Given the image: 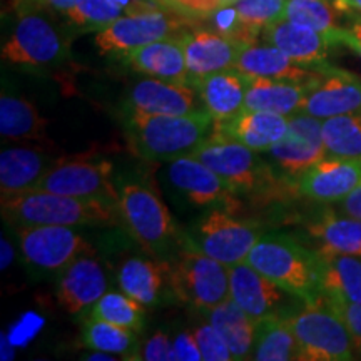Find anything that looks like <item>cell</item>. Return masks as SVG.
I'll return each instance as SVG.
<instances>
[{
    "label": "cell",
    "instance_id": "cell-1",
    "mask_svg": "<svg viewBox=\"0 0 361 361\" xmlns=\"http://www.w3.org/2000/svg\"><path fill=\"white\" fill-rule=\"evenodd\" d=\"M129 111L128 130L134 151L149 161H174L192 156L207 141L214 119L206 109L186 116Z\"/></svg>",
    "mask_w": 361,
    "mask_h": 361
},
{
    "label": "cell",
    "instance_id": "cell-22",
    "mask_svg": "<svg viewBox=\"0 0 361 361\" xmlns=\"http://www.w3.org/2000/svg\"><path fill=\"white\" fill-rule=\"evenodd\" d=\"M263 34L271 45L281 49L296 64L305 67L326 64L329 49L336 45L328 35L286 19L268 25Z\"/></svg>",
    "mask_w": 361,
    "mask_h": 361
},
{
    "label": "cell",
    "instance_id": "cell-8",
    "mask_svg": "<svg viewBox=\"0 0 361 361\" xmlns=\"http://www.w3.org/2000/svg\"><path fill=\"white\" fill-rule=\"evenodd\" d=\"M20 252L37 273H61L75 259L94 255L89 241L71 226H20Z\"/></svg>",
    "mask_w": 361,
    "mask_h": 361
},
{
    "label": "cell",
    "instance_id": "cell-23",
    "mask_svg": "<svg viewBox=\"0 0 361 361\" xmlns=\"http://www.w3.org/2000/svg\"><path fill=\"white\" fill-rule=\"evenodd\" d=\"M288 128L290 117L264 111H243L226 123L214 124L216 130L256 152H268L274 144L281 141Z\"/></svg>",
    "mask_w": 361,
    "mask_h": 361
},
{
    "label": "cell",
    "instance_id": "cell-50",
    "mask_svg": "<svg viewBox=\"0 0 361 361\" xmlns=\"http://www.w3.org/2000/svg\"><path fill=\"white\" fill-rule=\"evenodd\" d=\"M356 351H358V355H360V358H361V346H358V348H356Z\"/></svg>",
    "mask_w": 361,
    "mask_h": 361
},
{
    "label": "cell",
    "instance_id": "cell-51",
    "mask_svg": "<svg viewBox=\"0 0 361 361\" xmlns=\"http://www.w3.org/2000/svg\"><path fill=\"white\" fill-rule=\"evenodd\" d=\"M139 2H141V0H139Z\"/></svg>",
    "mask_w": 361,
    "mask_h": 361
},
{
    "label": "cell",
    "instance_id": "cell-5",
    "mask_svg": "<svg viewBox=\"0 0 361 361\" xmlns=\"http://www.w3.org/2000/svg\"><path fill=\"white\" fill-rule=\"evenodd\" d=\"M295 333L303 361H350L355 358V341L346 324L331 306L324 303H305L290 316L284 314Z\"/></svg>",
    "mask_w": 361,
    "mask_h": 361
},
{
    "label": "cell",
    "instance_id": "cell-28",
    "mask_svg": "<svg viewBox=\"0 0 361 361\" xmlns=\"http://www.w3.org/2000/svg\"><path fill=\"white\" fill-rule=\"evenodd\" d=\"M306 233L323 255H348L361 258V219L324 211L306 224Z\"/></svg>",
    "mask_w": 361,
    "mask_h": 361
},
{
    "label": "cell",
    "instance_id": "cell-12",
    "mask_svg": "<svg viewBox=\"0 0 361 361\" xmlns=\"http://www.w3.org/2000/svg\"><path fill=\"white\" fill-rule=\"evenodd\" d=\"M66 44L49 20L34 12L22 13L2 47V59L16 66L47 67L66 57Z\"/></svg>",
    "mask_w": 361,
    "mask_h": 361
},
{
    "label": "cell",
    "instance_id": "cell-29",
    "mask_svg": "<svg viewBox=\"0 0 361 361\" xmlns=\"http://www.w3.org/2000/svg\"><path fill=\"white\" fill-rule=\"evenodd\" d=\"M234 69L243 72L247 78L286 79L300 80V82H306L314 72L308 67L296 64L291 57H288L281 49L274 45H256L252 42L243 45Z\"/></svg>",
    "mask_w": 361,
    "mask_h": 361
},
{
    "label": "cell",
    "instance_id": "cell-35",
    "mask_svg": "<svg viewBox=\"0 0 361 361\" xmlns=\"http://www.w3.org/2000/svg\"><path fill=\"white\" fill-rule=\"evenodd\" d=\"M135 335L137 333L130 331L128 328L90 316L84 324L82 341L87 348L94 351H104V353L121 355L123 358L135 360L133 356L137 351Z\"/></svg>",
    "mask_w": 361,
    "mask_h": 361
},
{
    "label": "cell",
    "instance_id": "cell-2",
    "mask_svg": "<svg viewBox=\"0 0 361 361\" xmlns=\"http://www.w3.org/2000/svg\"><path fill=\"white\" fill-rule=\"evenodd\" d=\"M4 218L20 226H112L123 219L117 202L49 191L2 196Z\"/></svg>",
    "mask_w": 361,
    "mask_h": 361
},
{
    "label": "cell",
    "instance_id": "cell-4",
    "mask_svg": "<svg viewBox=\"0 0 361 361\" xmlns=\"http://www.w3.org/2000/svg\"><path fill=\"white\" fill-rule=\"evenodd\" d=\"M169 288L192 308L211 311L231 298L229 268L206 255L194 239L180 234L176 259L171 264Z\"/></svg>",
    "mask_w": 361,
    "mask_h": 361
},
{
    "label": "cell",
    "instance_id": "cell-30",
    "mask_svg": "<svg viewBox=\"0 0 361 361\" xmlns=\"http://www.w3.org/2000/svg\"><path fill=\"white\" fill-rule=\"evenodd\" d=\"M171 264L168 259L149 261L142 258H130L121 266L117 274L121 291L134 298L144 306L156 305L169 284Z\"/></svg>",
    "mask_w": 361,
    "mask_h": 361
},
{
    "label": "cell",
    "instance_id": "cell-11",
    "mask_svg": "<svg viewBox=\"0 0 361 361\" xmlns=\"http://www.w3.org/2000/svg\"><path fill=\"white\" fill-rule=\"evenodd\" d=\"M259 238L258 226L239 221L214 207L197 223L194 241L206 255L231 268L245 263Z\"/></svg>",
    "mask_w": 361,
    "mask_h": 361
},
{
    "label": "cell",
    "instance_id": "cell-13",
    "mask_svg": "<svg viewBox=\"0 0 361 361\" xmlns=\"http://www.w3.org/2000/svg\"><path fill=\"white\" fill-rule=\"evenodd\" d=\"M301 112L318 119L361 112V79L329 64L314 67Z\"/></svg>",
    "mask_w": 361,
    "mask_h": 361
},
{
    "label": "cell",
    "instance_id": "cell-48",
    "mask_svg": "<svg viewBox=\"0 0 361 361\" xmlns=\"http://www.w3.org/2000/svg\"><path fill=\"white\" fill-rule=\"evenodd\" d=\"M37 2L45 4V6H49V7L56 8V11H59V12L66 13L67 11H71L75 4H78V0H37Z\"/></svg>",
    "mask_w": 361,
    "mask_h": 361
},
{
    "label": "cell",
    "instance_id": "cell-36",
    "mask_svg": "<svg viewBox=\"0 0 361 361\" xmlns=\"http://www.w3.org/2000/svg\"><path fill=\"white\" fill-rule=\"evenodd\" d=\"M323 141L329 157H361V112L323 119Z\"/></svg>",
    "mask_w": 361,
    "mask_h": 361
},
{
    "label": "cell",
    "instance_id": "cell-20",
    "mask_svg": "<svg viewBox=\"0 0 361 361\" xmlns=\"http://www.w3.org/2000/svg\"><path fill=\"white\" fill-rule=\"evenodd\" d=\"M168 178L171 184L197 206L228 204L234 194L218 173L192 156L171 161Z\"/></svg>",
    "mask_w": 361,
    "mask_h": 361
},
{
    "label": "cell",
    "instance_id": "cell-27",
    "mask_svg": "<svg viewBox=\"0 0 361 361\" xmlns=\"http://www.w3.org/2000/svg\"><path fill=\"white\" fill-rule=\"evenodd\" d=\"M308 80H286L269 78H247L246 101L243 111L276 112L281 116H293L301 112Z\"/></svg>",
    "mask_w": 361,
    "mask_h": 361
},
{
    "label": "cell",
    "instance_id": "cell-9",
    "mask_svg": "<svg viewBox=\"0 0 361 361\" xmlns=\"http://www.w3.org/2000/svg\"><path fill=\"white\" fill-rule=\"evenodd\" d=\"M128 16H121L97 30L96 47L99 54H126L142 45L171 37L179 24L171 19L168 13L157 11L151 6H144L137 0V6H128Z\"/></svg>",
    "mask_w": 361,
    "mask_h": 361
},
{
    "label": "cell",
    "instance_id": "cell-3",
    "mask_svg": "<svg viewBox=\"0 0 361 361\" xmlns=\"http://www.w3.org/2000/svg\"><path fill=\"white\" fill-rule=\"evenodd\" d=\"M246 263L305 303L322 300L318 255L290 234H261Z\"/></svg>",
    "mask_w": 361,
    "mask_h": 361
},
{
    "label": "cell",
    "instance_id": "cell-44",
    "mask_svg": "<svg viewBox=\"0 0 361 361\" xmlns=\"http://www.w3.org/2000/svg\"><path fill=\"white\" fill-rule=\"evenodd\" d=\"M174 343V358L183 361H200L202 360L200 346L192 333H180Z\"/></svg>",
    "mask_w": 361,
    "mask_h": 361
},
{
    "label": "cell",
    "instance_id": "cell-37",
    "mask_svg": "<svg viewBox=\"0 0 361 361\" xmlns=\"http://www.w3.org/2000/svg\"><path fill=\"white\" fill-rule=\"evenodd\" d=\"M90 316L119 324L134 333H141L144 326V305L126 293H106L94 305Z\"/></svg>",
    "mask_w": 361,
    "mask_h": 361
},
{
    "label": "cell",
    "instance_id": "cell-43",
    "mask_svg": "<svg viewBox=\"0 0 361 361\" xmlns=\"http://www.w3.org/2000/svg\"><path fill=\"white\" fill-rule=\"evenodd\" d=\"M164 2L192 16H211L218 8L231 6L236 0H164Z\"/></svg>",
    "mask_w": 361,
    "mask_h": 361
},
{
    "label": "cell",
    "instance_id": "cell-34",
    "mask_svg": "<svg viewBox=\"0 0 361 361\" xmlns=\"http://www.w3.org/2000/svg\"><path fill=\"white\" fill-rule=\"evenodd\" d=\"M336 7L328 0H288L283 19L328 35L335 44L346 45L348 30L336 25Z\"/></svg>",
    "mask_w": 361,
    "mask_h": 361
},
{
    "label": "cell",
    "instance_id": "cell-21",
    "mask_svg": "<svg viewBox=\"0 0 361 361\" xmlns=\"http://www.w3.org/2000/svg\"><path fill=\"white\" fill-rule=\"evenodd\" d=\"M126 61L135 72L169 82L189 84L184 37H166L126 54Z\"/></svg>",
    "mask_w": 361,
    "mask_h": 361
},
{
    "label": "cell",
    "instance_id": "cell-10",
    "mask_svg": "<svg viewBox=\"0 0 361 361\" xmlns=\"http://www.w3.org/2000/svg\"><path fill=\"white\" fill-rule=\"evenodd\" d=\"M114 166L109 161H94L79 156L59 159L45 173L32 191H49L78 197H104L119 204V189H116L111 174Z\"/></svg>",
    "mask_w": 361,
    "mask_h": 361
},
{
    "label": "cell",
    "instance_id": "cell-6",
    "mask_svg": "<svg viewBox=\"0 0 361 361\" xmlns=\"http://www.w3.org/2000/svg\"><path fill=\"white\" fill-rule=\"evenodd\" d=\"M119 207L123 221L137 243L149 255L159 259L179 245L180 234L173 216L154 191L142 184H124L119 189Z\"/></svg>",
    "mask_w": 361,
    "mask_h": 361
},
{
    "label": "cell",
    "instance_id": "cell-45",
    "mask_svg": "<svg viewBox=\"0 0 361 361\" xmlns=\"http://www.w3.org/2000/svg\"><path fill=\"white\" fill-rule=\"evenodd\" d=\"M338 213L361 219V184L355 189V191H351L345 200L340 201Z\"/></svg>",
    "mask_w": 361,
    "mask_h": 361
},
{
    "label": "cell",
    "instance_id": "cell-17",
    "mask_svg": "<svg viewBox=\"0 0 361 361\" xmlns=\"http://www.w3.org/2000/svg\"><path fill=\"white\" fill-rule=\"evenodd\" d=\"M183 37L191 85H196L197 80L214 72L233 69L243 45L247 44L213 30H194Z\"/></svg>",
    "mask_w": 361,
    "mask_h": 361
},
{
    "label": "cell",
    "instance_id": "cell-24",
    "mask_svg": "<svg viewBox=\"0 0 361 361\" xmlns=\"http://www.w3.org/2000/svg\"><path fill=\"white\" fill-rule=\"evenodd\" d=\"M194 87L200 90L204 109L213 117L214 124L226 123L245 109L247 75L234 67L206 75Z\"/></svg>",
    "mask_w": 361,
    "mask_h": 361
},
{
    "label": "cell",
    "instance_id": "cell-19",
    "mask_svg": "<svg viewBox=\"0 0 361 361\" xmlns=\"http://www.w3.org/2000/svg\"><path fill=\"white\" fill-rule=\"evenodd\" d=\"M107 291L104 268L92 255L75 259L61 271L57 283V301L67 313L78 314L97 303Z\"/></svg>",
    "mask_w": 361,
    "mask_h": 361
},
{
    "label": "cell",
    "instance_id": "cell-15",
    "mask_svg": "<svg viewBox=\"0 0 361 361\" xmlns=\"http://www.w3.org/2000/svg\"><path fill=\"white\" fill-rule=\"evenodd\" d=\"M296 180L303 197L340 202L361 184V157H324Z\"/></svg>",
    "mask_w": 361,
    "mask_h": 361
},
{
    "label": "cell",
    "instance_id": "cell-25",
    "mask_svg": "<svg viewBox=\"0 0 361 361\" xmlns=\"http://www.w3.org/2000/svg\"><path fill=\"white\" fill-rule=\"evenodd\" d=\"M57 161H52L42 149L37 147H7L0 152V192L12 196L32 191L39 180Z\"/></svg>",
    "mask_w": 361,
    "mask_h": 361
},
{
    "label": "cell",
    "instance_id": "cell-38",
    "mask_svg": "<svg viewBox=\"0 0 361 361\" xmlns=\"http://www.w3.org/2000/svg\"><path fill=\"white\" fill-rule=\"evenodd\" d=\"M288 0H236L233 4L238 19L252 39L266 27L281 20Z\"/></svg>",
    "mask_w": 361,
    "mask_h": 361
},
{
    "label": "cell",
    "instance_id": "cell-31",
    "mask_svg": "<svg viewBox=\"0 0 361 361\" xmlns=\"http://www.w3.org/2000/svg\"><path fill=\"white\" fill-rule=\"evenodd\" d=\"M0 134L7 141H49L47 119L32 102L2 92L0 97Z\"/></svg>",
    "mask_w": 361,
    "mask_h": 361
},
{
    "label": "cell",
    "instance_id": "cell-46",
    "mask_svg": "<svg viewBox=\"0 0 361 361\" xmlns=\"http://www.w3.org/2000/svg\"><path fill=\"white\" fill-rule=\"evenodd\" d=\"M346 45L353 49V51L361 57V19L355 22V25L348 30V39Z\"/></svg>",
    "mask_w": 361,
    "mask_h": 361
},
{
    "label": "cell",
    "instance_id": "cell-40",
    "mask_svg": "<svg viewBox=\"0 0 361 361\" xmlns=\"http://www.w3.org/2000/svg\"><path fill=\"white\" fill-rule=\"evenodd\" d=\"M196 338L197 346H200L202 360L206 361H229L234 360L231 350L228 348L223 336L219 335L218 329L213 324H202L192 333Z\"/></svg>",
    "mask_w": 361,
    "mask_h": 361
},
{
    "label": "cell",
    "instance_id": "cell-39",
    "mask_svg": "<svg viewBox=\"0 0 361 361\" xmlns=\"http://www.w3.org/2000/svg\"><path fill=\"white\" fill-rule=\"evenodd\" d=\"M123 7L112 0H78L71 11L66 12L74 25L87 30H102L121 17Z\"/></svg>",
    "mask_w": 361,
    "mask_h": 361
},
{
    "label": "cell",
    "instance_id": "cell-33",
    "mask_svg": "<svg viewBox=\"0 0 361 361\" xmlns=\"http://www.w3.org/2000/svg\"><path fill=\"white\" fill-rule=\"evenodd\" d=\"M251 360L290 361L300 360V348L284 314L266 316L256 324L255 348Z\"/></svg>",
    "mask_w": 361,
    "mask_h": 361
},
{
    "label": "cell",
    "instance_id": "cell-16",
    "mask_svg": "<svg viewBox=\"0 0 361 361\" xmlns=\"http://www.w3.org/2000/svg\"><path fill=\"white\" fill-rule=\"evenodd\" d=\"M200 90L191 84L169 82L156 78L142 79L129 90L128 109L146 114L186 116L202 111Z\"/></svg>",
    "mask_w": 361,
    "mask_h": 361
},
{
    "label": "cell",
    "instance_id": "cell-32",
    "mask_svg": "<svg viewBox=\"0 0 361 361\" xmlns=\"http://www.w3.org/2000/svg\"><path fill=\"white\" fill-rule=\"evenodd\" d=\"M209 323L218 329L234 360H251L256 338V322L229 298L209 311Z\"/></svg>",
    "mask_w": 361,
    "mask_h": 361
},
{
    "label": "cell",
    "instance_id": "cell-7",
    "mask_svg": "<svg viewBox=\"0 0 361 361\" xmlns=\"http://www.w3.org/2000/svg\"><path fill=\"white\" fill-rule=\"evenodd\" d=\"M192 157L218 173L234 194L261 192L274 180L273 171L256 151L216 129Z\"/></svg>",
    "mask_w": 361,
    "mask_h": 361
},
{
    "label": "cell",
    "instance_id": "cell-47",
    "mask_svg": "<svg viewBox=\"0 0 361 361\" xmlns=\"http://www.w3.org/2000/svg\"><path fill=\"white\" fill-rule=\"evenodd\" d=\"M333 6L340 13L361 12V0H333Z\"/></svg>",
    "mask_w": 361,
    "mask_h": 361
},
{
    "label": "cell",
    "instance_id": "cell-41",
    "mask_svg": "<svg viewBox=\"0 0 361 361\" xmlns=\"http://www.w3.org/2000/svg\"><path fill=\"white\" fill-rule=\"evenodd\" d=\"M141 360L147 361H174V343L169 340L166 333L157 331L144 345Z\"/></svg>",
    "mask_w": 361,
    "mask_h": 361
},
{
    "label": "cell",
    "instance_id": "cell-26",
    "mask_svg": "<svg viewBox=\"0 0 361 361\" xmlns=\"http://www.w3.org/2000/svg\"><path fill=\"white\" fill-rule=\"evenodd\" d=\"M318 255L319 293L331 303H361V258L348 255Z\"/></svg>",
    "mask_w": 361,
    "mask_h": 361
},
{
    "label": "cell",
    "instance_id": "cell-42",
    "mask_svg": "<svg viewBox=\"0 0 361 361\" xmlns=\"http://www.w3.org/2000/svg\"><path fill=\"white\" fill-rule=\"evenodd\" d=\"M324 303L331 306L340 314L353 336L356 348L361 346V303H331V301H324Z\"/></svg>",
    "mask_w": 361,
    "mask_h": 361
},
{
    "label": "cell",
    "instance_id": "cell-49",
    "mask_svg": "<svg viewBox=\"0 0 361 361\" xmlns=\"http://www.w3.org/2000/svg\"><path fill=\"white\" fill-rule=\"evenodd\" d=\"M0 245H2V259L0 261H2V269H6L13 258V250L11 243L6 241V238L4 236H2V241H0Z\"/></svg>",
    "mask_w": 361,
    "mask_h": 361
},
{
    "label": "cell",
    "instance_id": "cell-18",
    "mask_svg": "<svg viewBox=\"0 0 361 361\" xmlns=\"http://www.w3.org/2000/svg\"><path fill=\"white\" fill-rule=\"evenodd\" d=\"M229 293L239 308L259 322L266 316L279 314L288 291L245 261L229 268Z\"/></svg>",
    "mask_w": 361,
    "mask_h": 361
},
{
    "label": "cell",
    "instance_id": "cell-14",
    "mask_svg": "<svg viewBox=\"0 0 361 361\" xmlns=\"http://www.w3.org/2000/svg\"><path fill=\"white\" fill-rule=\"evenodd\" d=\"M268 152L284 174L298 179L328 156L323 141V119L305 112L290 116L288 133Z\"/></svg>",
    "mask_w": 361,
    "mask_h": 361
}]
</instances>
